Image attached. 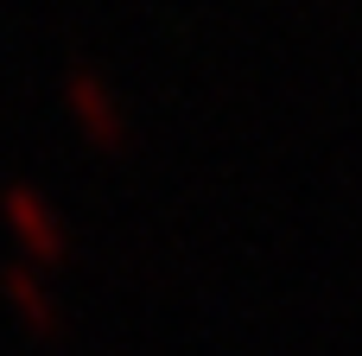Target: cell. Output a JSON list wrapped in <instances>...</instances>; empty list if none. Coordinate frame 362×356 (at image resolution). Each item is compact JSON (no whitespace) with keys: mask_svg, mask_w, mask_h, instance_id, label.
Masks as SVG:
<instances>
[{"mask_svg":"<svg viewBox=\"0 0 362 356\" xmlns=\"http://www.w3.org/2000/svg\"><path fill=\"white\" fill-rule=\"evenodd\" d=\"M6 217H13V229L25 236V248H32V255H57V248H64L57 217H45V204H38L32 191H19V185H13V191H6Z\"/></svg>","mask_w":362,"mask_h":356,"instance_id":"obj_1","label":"cell"},{"mask_svg":"<svg viewBox=\"0 0 362 356\" xmlns=\"http://www.w3.org/2000/svg\"><path fill=\"white\" fill-rule=\"evenodd\" d=\"M6 293H13V306H19V312H25L38 331H51V325H57V306L38 293V280H32L25 268H13V274H6Z\"/></svg>","mask_w":362,"mask_h":356,"instance_id":"obj_2","label":"cell"}]
</instances>
